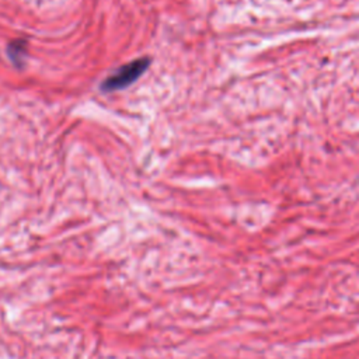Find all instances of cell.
<instances>
[{"label": "cell", "instance_id": "6da1fadb", "mask_svg": "<svg viewBox=\"0 0 359 359\" xmlns=\"http://www.w3.org/2000/svg\"><path fill=\"white\" fill-rule=\"evenodd\" d=\"M150 66V57H137L119 69H116L111 76L102 80L100 88L104 93L118 91L133 84Z\"/></svg>", "mask_w": 359, "mask_h": 359}, {"label": "cell", "instance_id": "7a4b0ae2", "mask_svg": "<svg viewBox=\"0 0 359 359\" xmlns=\"http://www.w3.org/2000/svg\"><path fill=\"white\" fill-rule=\"evenodd\" d=\"M27 41L25 39H14L7 45V53L10 60L15 67H22L27 56Z\"/></svg>", "mask_w": 359, "mask_h": 359}]
</instances>
